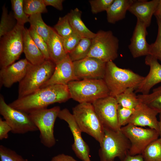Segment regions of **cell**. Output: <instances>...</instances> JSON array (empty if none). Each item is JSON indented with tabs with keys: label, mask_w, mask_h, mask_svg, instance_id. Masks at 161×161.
<instances>
[{
	"label": "cell",
	"mask_w": 161,
	"mask_h": 161,
	"mask_svg": "<svg viewBox=\"0 0 161 161\" xmlns=\"http://www.w3.org/2000/svg\"><path fill=\"white\" fill-rule=\"evenodd\" d=\"M50 59L55 64L67 56L63 44V38L58 35L53 28L47 42Z\"/></svg>",
	"instance_id": "22"
},
{
	"label": "cell",
	"mask_w": 161,
	"mask_h": 161,
	"mask_svg": "<svg viewBox=\"0 0 161 161\" xmlns=\"http://www.w3.org/2000/svg\"><path fill=\"white\" fill-rule=\"evenodd\" d=\"M53 28L57 33L63 38L74 33L69 23L67 14L63 17H59L57 23Z\"/></svg>",
	"instance_id": "33"
},
{
	"label": "cell",
	"mask_w": 161,
	"mask_h": 161,
	"mask_svg": "<svg viewBox=\"0 0 161 161\" xmlns=\"http://www.w3.org/2000/svg\"><path fill=\"white\" fill-rule=\"evenodd\" d=\"M119 161H144L141 154L134 156L127 155L124 159Z\"/></svg>",
	"instance_id": "43"
},
{
	"label": "cell",
	"mask_w": 161,
	"mask_h": 161,
	"mask_svg": "<svg viewBox=\"0 0 161 161\" xmlns=\"http://www.w3.org/2000/svg\"><path fill=\"white\" fill-rule=\"evenodd\" d=\"M145 64L149 66L148 75L135 90V93L147 94L154 86L161 82V64L157 59L148 55L146 56Z\"/></svg>",
	"instance_id": "19"
},
{
	"label": "cell",
	"mask_w": 161,
	"mask_h": 161,
	"mask_svg": "<svg viewBox=\"0 0 161 161\" xmlns=\"http://www.w3.org/2000/svg\"><path fill=\"white\" fill-rule=\"evenodd\" d=\"M12 13L8 14L7 8L4 5L2 7V13L0 22V38L7 34L14 28L17 24Z\"/></svg>",
	"instance_id": "30"
},
{
	"label": "cell",
	"mask_w": 161,
	"mask_h": 161,
	"mask_svg": "<svg viewBox=\"0 0 161 161\" xmlns=\"http://www.w3.org/2000/svg\"><path fill=\"white\" fill-rule=\"evenodd\" d=\"M104 129V136L98 151L100 161H114L117 157L120 160L123 159L129 154L131 147L129 140L120 130Z\"/></svg>",
	"instance_id": "5"
},
{
	"label": "cell",
	"mask_w": 161,
	"mask_h": 161,
	"mask_svg": "<svg viewBox=\"0 0 161 161\" xmlns=\"http://www.w3.org/2000/svg\"><path fill=\"white\" fill-rule=\"evenodd\" d=\"M30 35L35 44L43 53L46 60L50 59L47 44L43 38L32 27L28 29Z\"/></svg>",
	"instance_id": "35"
},
{
	"label": "cell",
	"mask_w": 161,
	"mask_h": 161,
	"mask_svg": "<svg viewBox=\"0 0 161 161\" xmlns=\"http://www.w3.org/2000/svg\"><path fill=\"white\" fill-rule=\"evenodd\" d=\"M82 13V12L77 8L71 10L67 14L69 23L74 32L81 38L92 39L96 34L90 30L84 24L81 19Z\"/></svg>",
	"instance_id": "23"
},
{
	"label": "cell",
	"mask_w": 161,
	"mask_h": 161,
	"mask_svg": "<svg viewBox=\"0 0 161 161\" xmlns=\"http://www.w3.org/2000/svg\"><path fill=\"white\" fill-rule=\"evenodd\" d=\"M120 130L130 142L129 154L131 156L141 154L146 147L160 136L159 132L154 129L130 124L121 127Z\"/></svg>",
	"instance_id": "10"
},
{
	"label": "cell",
	"mask_w": 161,
	"mask_h": 161,
	"mask_svg": "<svg viewBox=\"0 0 161 161\" xmlns=\"http://www.w3.org/2000/svg\"><path fill=\"white\" fill-rule=\"evenodd\" d=\"M12 129L5 120L0 118V140L7 139L8 137V133L11 131Z\"/></svg>",
	"instance_id": "40"
},
{
	"label": "cell",
	"mask_w": 161,
	"mask_h": 161,
	"mask_svg": "<svg viewBox=\"0 0 161 161\" xmlns=\"http://www.w3.org/2000/svg\"><path fill=\"white\" fill-rule=\"evenodd\" d=\"M0 114L11 127V132L13 134H23L38 130L28 114L11 107L1 95Z\"/></svg>",
	"instance_id": "11"
},
{
	"label": "cell",
	"mask_w": 161,
	"mask_h": 161,
	"mask_svg": "<svg viewBox=\"0 0 161 161\" xmlns=\"http://www.w3.org/2000/svg\"><path fill=\"white\" fill-rule=\"evenodd\" d=\"M46 6H51L57 10H62L63 9V0H43Z\"/></svg>",
	"instance_id": "41"
},
{
	"label": "cell",
	"mask_w": 161,
	"mask_h": 161,
	"mask_svg": "<svg viewBox=\"0 0 161 161\" xmlns=\"http://www.w3.org/2000/svg\"><path fill=\"white\" fill-rule=\"evenodd\" d=\"M56 64L50 60L33 65L30 63L26 74L19 83L18 98L30 95L41 88L52 76Z\"/></svg>",
	"instance_id": "4"
},
{
	"label": "cell",
	"mask_w": 161,
	"mask_h": 161,
	"mask_svg": "<svg viewBox=\"0 0 161 161\" xmlns=\"http://www.w3.org/2000/svg\"><path fill=\"white\" fill-rule=\"evenodd\" d=\"M73 63L75 75L79 80L103 79L106 63L88 56Z\"/></svg>",
	"instance_id": "14"
},
{
	"label": "cell",
	"mask_w": 161,
	"mask_h": 161,
	"mask_svg": "<svg viewBox=\"0 0 161 161\" xmlns=\"http://www.w3.org/2000/svg\"><path fill=\"white\" fill-rule=\"evenodd\" d=\"M156 17H160L161 16V0H160L154 15Z\"/></svg>",
	"instance_id": "44"
},
{
	"label": "cell",
	"mask_w": 161,
	"mask_h": 161,
	"mask_svg": "<svg viewBox=\"0 0 161 161\" xmlns=\"http://www.w3.org/2000/svg\"><path fill=\"white\" fill-rule=\"evenodd\" d=\"M159 18H160L161 19V16L160 17H159Z\"/></svg>",
	"instance_id": "46"
},
{
	"label": "cell",
	"mask_w": 161,
	"mask_h": 161,
	"mask_svg": "<svg viewBox=\"0 0 161 161\" xmlns=\"http://www.w3.org/2000/svg\"><path fill=\"white\" fill-rule=\"evenodd\" d=\"M58 117L66 122L72 133L74 142L72 149L76 156L82 161H91L90 149L88 144L83 139L82 131L78 125L72 114L66 108L61 110Z\"/></svg>",
	"instance_id": "13"
},
{
	"label": "cell",
	"mask_w": 161,
	"mask_h": 161,
	"mask_svg": "<svg viewBox=\"0 0 161 161\" xmlns=\"http://www.w3.org/2000/svg\"><path fill=\"white\" fill-rule=\"evenodd\" d=\"M92 39L87 56L97 58L105 63L113 61L118 55L119 40L110 30L98 31Z\"/></svg>",
	"instance_id": "8"
},
{
	"label": "cell",
	"mask_w": 161,
	"mask_h": 161,
	"mask_svg": "<svg viewBox=\"0 0 161 161\" xmlns=\"http://www.w3.org/2000/svg\"><path fill=\"white\" fill-rule=\"evenodd\" d=\"M144 77L129 69L120 68L111 61L106 63L103 80L109 90L110 96L115 97L128 88L135 89Z\"/></svg>",
	"instance_id": "2"
},
{
	"label": "cell",
	"mask_w": 161,
	"mask_h": 161,
	"mask_svg": "<svg viewBox=\"0 0 161 161\" xmlns=\"http://www.w3.org/2000/svg\"><path fill=\"white\" fill-rule=\"evenodd\" d=\"M145 24L137 19V22L131 39L129 48L134 58L149 55L150 44L146 40L148 34Z\"/></svg>",
	"instance_id": "18"
},
{
	"label": "cell",
	"mask_w": 161,
	"mask_h": 161,
	"mask_svg": "<svg viewBox=\"0 0 161 161\" xmlns=\"http://www.w3.org/2000/svg\"><path fill=\"white\" fill-rule=\"evenodd\" d=\"M135 109H128L118 104L117 118L118 125L120 128L128 124V120L134 112Z\"/></svg>",
	"instance_id": "38"
},
{
	"label": "cell",
	"mask_w": 161,
	"mask_h": 161,
	"mask_svg": "<svg viewBox=\"0 0 161 161\" xmlns=\"http://www.w3.org/2000/svg\"><path fill=\"white\" fill-rule=\"evenodd\" d=\"M0 161H28L14 151L3 145H0Z\"/></svg>",
	"instance_id": "36"
},
{
	"label": "cell",
	"mask_w": 161,
	"mask_h": 161,
	"mask_svg": "<svg viewBox=\"0 0 161 161\" xmlns=\"http://www.w3.org/2000/svg\"><path fill=\"white\" fill-rule=\"evenodd\" d=\"M70 98L67 85L55 84L40 88L30 95L18 98L9 105L28 114L33 110L47 108L55 103L65 102Z\"/></svg>",
	"instance_id": "1"
},
{
	"label": "cell",
	"mask_w": 161,
	"mask_h": 161,
	"mask_svg": "<svg viewBox=\"0 0 161 161\" xmlns=\"http://www.w3.org/2000/svg\"><path fill=\"white\" fill-rule=\"evenodd\" d=\"M24 28L17 24L12 30L0 38L1 69L14 63L23 52Z\"/></svg>",
	"instance_id": "9"
},
{
	"label": "cell",
	"mask_w": 161,
	"mask_h": 161,
	"mask_svg": "<svg viewBox=\"0 0 161 161\" xmlns=\"http://www.w3.org/2000/svg\"><path fill=\"white\" fill-rule=\"evenodd\" d=\"M30 27L41 36L47 43L50 35L52 28L46 24L43 21L41 14L29 16Z\"/></svg>",
	"instance_id": "26"
},
{
	"label": "cell",
	"mask_w": 161,
	"mask_h": 161,
	"mask_svg": "<svg viewBox=\"0 0 161 161\" xmlns=\"http://www.w3.org/2000/svg\"><path fill=\"white\" fill-rule=\"evenodd\" d=\"M133 88L126 89L115 98L118 104L128 109H134L140 103Z\"/></svg>",
	"instance_id": "27"
},
{
	"label": "cell",
	"mask_w": 161,
	"mask_h": 161,
	"mask_svg": "<svg viewBox=\"0 0 161 161\" xmlns=\"http://www.w3.org/2000/svg\"><path fill=\"white\" fill-rule=\"evenodd\" d=\"M158 26L157 37L155 41L149 46V55L161 62V19L156 17Z\"/></svg>",
	"instance_id": "34"
},
{
	"label": "cell",
	"mask_w": 161,
	"mask_h": 161,
	"mask_svg": "<svg viewBox=\"0 0 161 161\" xmlns=\"http://www.w3.org/2000/svg\"><path fill=\"white\" fill-rule=\"evenodd\" d=\"M50 161H77L72 156L61 154L53 157Z\"/></svg>",
	"instance_id": "42"
},
{
	"label": "cell",
	"mask_w": 161,
	"mask_h": 161,
	"mask_svg": "<svg viewBox=\"0 0 161 161\" xmlns=\"http://www.w3.org/2000/svg\"><path fill=\"white\" fill-rule=\"evenodd\" d=\"M133 0H114L106 11L107 19L110 23L114 24L124 18L127 11Z\"/></svg>",
	"instance_id": "24"
},
{
	"label": "cell",
	"mask_w": 161,
	"mask_h": 161,
	"mask_svg": "<svg viewBox=\"0 0 161 161\" xmlns=\"http://www.w3.org/2000/svg\"><path fill=\"white\" fill-rule=\"evenodd\" d=\"M144 161H161V139L150 143L141 154Z\"/></svg>",
	"instance_id": "29"
},
{
	"label": "cell",
	"mask_w": 161,
	"mask_h": 161,
	"mask_svg": "<svg viewBox=\"0 0 161 161\" xmlns=\"http://www.w3.org/2000/svg\"><path fill=\"white\" fill-rule=\"evenodd\" d=\"M114 0H90L89 2L93 14L106 11Z\"/></svg>",
	"instance_id": "37"
},
{
	"label": "cell",
	"mask_w": 161,
	"mask_h": 161,
	"mask_svg": "<svg viewBox=\"0 0 161 161\" xmlns=\"http://www.w3.org/2000/svg\"><path fill=\"white\" fill-rule=\"evenodd\" d=\"M23 52L25 58L33 65L41 64L46 60L32 38L28 29L24 27L23 30Z\"/></svg>",
	"instance_id": "21"
},
{
	"label": "cell",
	"mask_w": 161,
	"mask_h": 161,
	"mask_svg": "<svg viewBox=\"0 0 161 161\" xmlns=\"http://www.w3.org/2000/svg\"><path fill=\"white\" fill-rule=\"evenodd\" d=\"M158 114L155 110L140 102L129 119L128 124L138 126H147L159 133V121L156 117Z\"/></svg>",
	"instance_id": "15"
},
{
	"label": "cell",
	"mask_w": 161,
	"mask_h": 161,
	"mask_svg": "<svg viewBox=\"0 0 161 161\" xmlns=\"http://www.w3.org/2000/svg\"><path fill=\"white\" fill-rule=\"evenodd\" d=\"M23 7L25 13L29 16L47 12L43 0H24Z\"/></svg>",
	"instance_id": "32"
},
{
	"label": "cell",
	"mask_w": 161,
	"mask_h": 161,
	"mask_svg": "<svg viewBox=\"0 0 161 161\" xmlns=\"http://www.w3.org/2000/svg\"><path fill=\"white\" fill-rule=\"evenodd\" d=\"M139 101L157 112L161 113V85L154 89L152 92L137 95Z\"/></svg>",
	"instance_id": "25"
},
{
	"label": "cell",
	"mask_w": 161,
	"mask_h": 161,
	"mask_svg": "<svg viewBox=\"0 0 161 161\" xmlns=\"http://www.w3.org/2000/svg\"><path fill=\"white\" fill-rule=\"evenodd\" d=\"M92 104L104 128L116 131L120 130L117 118L118 104L114 97L109 96L97 100Z\"/></svg>",
	"instance_id": "12"
},
{
	"label": "cell",
	"mask_w": 161,
	"mask_h": 161,
	"mask_svg": "<svg viewBox=\"0 0 161 161\" xmlns=\"http://www.w3.org/2000/svg\"><path fill=\"white\" fill-rule=\"evenodd\" d=\"M78 80L75 74L73 62L68 54L65 58L56 64L52 76L41 88L55 84L67 85L71 81Z\"/></svg>",
	"instance_id": "16"
},
{
	"label": "cell",
	"mask_w": 161,
	"mask_h": 161,
	"mask_svg": "<svg viewBox=\"0 0 161 161\" xmlns=\"http://www.w3.org/2000/svg\"><path fill=\"white\" fill-rule=\"evenodd\" d=\"M72 114L82 132L91 136L101 144L104 127L92 103H82L74 107Z\"/></svg>",
	"instance_id": "6"
},
{
	"label": "cell",
	"mask_w": 161,
	"mask_h": 161,
	"mask_svg": "<svg viewBox=\"0 0 161 161\" xmlns=\"http://www.w3.org/2000/svg\"><path fill=\"white\" fill-rule=\"evenodd\" d=\"M81 38L75 32L68 36L63 38L64 47L67 54L73 50Z\"/></svg>",
	"instance_id": "39"
},
{
	"label": "cell",
	"mask_w": 161,
	"mask_h": 161,
	"mask_svg": "<svg viewBox=\"0 0 161 161\" xmlns=\"http://www.w3.org/2000/svg\"><path fill=\"white\" fill-rule=\"evenodd\" d=\"M30 64L26 58L22 59L1 69V85L9 88L16 83H19L25 76Z\"/></svg>",
	"instance_id": "17"
},
{
	"label": "cell",
	"mask_w": 161,
	"mask_h": 161,
	"mask_svg": "<svg viewBox=\"0 0 161 161\" xmlns=\"http://www.w3.org/2000/svg\"><path fill=\"white\" fill-rule=\"evenodd\" d=\"M159 135L160 136V138L161 139V113H159Z\"/></svg>",
	"instance_id": "45"
},
{
	"label": "cell",
	"mask_w": 161,
	"mask_h": 161,
	"mask_svg": "<svg viewBox=\"0 0 161 161\" xmlns=\"http://www.w3.org/2000/svg\"><path fill=\"white\" fill-rule=\"evenodd\" d=\"M92 39L82 38L76 47L68 55L72 62L79 60L87 57L92 43Z\"/></svg>",
	"instance_id": "28"
},
{
	"label": "cell",
	"mask_w": 161,
	"mask_h": 161,
	"mask_svg": "<svg viewBox=\"0 0 161 161\" xmlns=\"http://www.w3.org/2000/svg\"><path fill=\"white\" fill-rule=\"evenodd\" d=\"M71 98L79 103H90L110 96L103 79H86L71 81L67 84Z\"/></svg>",
	"instance_id": "3"
},
{
	"label": "cell",
	"mask_w": 161,
	"mask_h": 161,
	"mask_svg": "<svg viewBox=\"0 0 161 161\" xmlns=\"http://www.w3.org/2000/svg\"><path fill=\"white\" fill-rule=\"evenodd\" d=\"M11 2L13 16L16 21L17 24L24 26L25 23L29 22V16L24 11V0H11Z\"/></svg>",
	"instance_id": "31"
},
{
	"label": "cell",
	"mask_w": 161,
	"mask_h": 161,
	"mask_svg": "<svg viewBox=\"0 0 161 161\" xmlns=\"http://www.w3.org/2000/svg\"><path fill=\"white\" fill-rule=\"evenodd\" d=\"M61 110L59 106H55L50 109L33 110L28 113L39 131L41 143L47 148L52 147L56 143L54 134V126Z\"/></svg>",
	"instance_id": "7"
},
{
	"label": "cell",
	"mask_w": 161,
	"mask_h": 161,
	"mask_svg": "<svg viewBox=\"0 0 161 161\" xmlns=\"http://www.w3.org/2000/svg\"><path fill=\"white\" fill-rule=\"evenodd\" d=\"M159 0H133L128 11L148 27L151 24L152 16L156 11Z\"/></svg>",
	"instance_id": "20"
}]
</instances>
